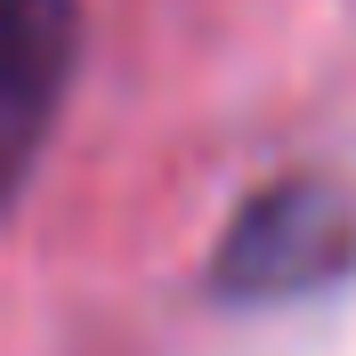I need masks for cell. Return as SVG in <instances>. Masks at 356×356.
I'll use <instances>...</instances> for the list:
<instances>
[{
	"instance_id": "6da1fadb",
	"label": "cell",
	"mask_w": 356,
	"mask_h": 356,
	"mask_svg": "<svg viewBox=\"0 0 356 356\" xmlns=\"http://www.w3.org/2000/svg\"><path fill=\"white\" fill-rule=\"evenodd\" d=\"M356 259V202L340 195L332 178H284L235 211L219 259H211V284L227 300H300V291L340 284Z\"/></svg>"
},
{
	"instance_id": "7a4b0ae2",
	"label": "cell",
	"mask_w": 356,
	"mask_h": 356,
	"mask_svg": "<svg viewBox=\"0 0 356 356\" xmlns=\"http://www.w3.org/2000/svg\"><path fill=\"white\" fill-rule=\"evenodd\" d=\"M81 57V0H0V202L24 186Z\"/></svg>"
}]
</instances>
